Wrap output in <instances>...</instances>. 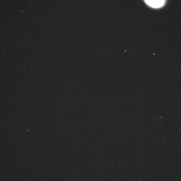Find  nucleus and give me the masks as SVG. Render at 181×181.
<instances>
[{
    "label": "nucleus",
    "mask_w": 181,
    "mask_h": 181,
    "mask_svg": "<svg viewBox=\"0 0 181 181\" xmlns=\"http://www.w3.org/2000/svg\"><path fill=\"white\" fill-rule=\"evenodd\" d=\"M145 2L153 8H160L164 5L165 0H145Z\"/></svg>",
    "instance_id": "nucleus-1"
}]
</instances>
